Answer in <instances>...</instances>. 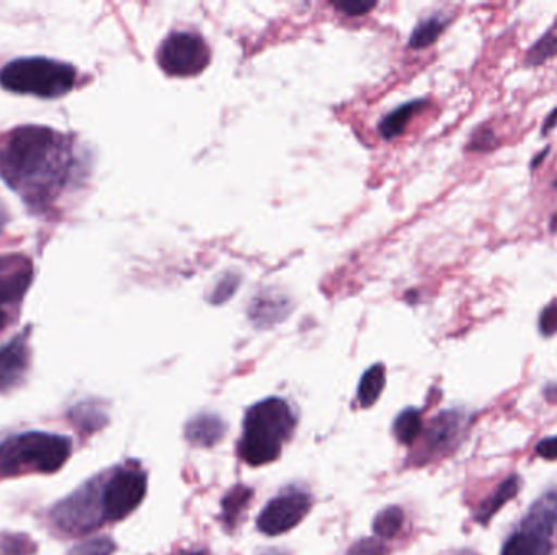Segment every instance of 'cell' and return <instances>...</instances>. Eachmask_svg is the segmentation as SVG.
Here are the masks:
<instances>
[{
    "instance_id": "obj_29",
    "label": "cell",
    "mask_w": 557,
    "mask_h": 555,
    "mask_svg": "<svg viewBox=\"0 0 557 555\" xmlns=\"http://www.w3.org/2000/svg\"><path fill=\"white\" fill-rule=\"evenodd\" d=\"M386 550L380 541L363 540L354 544L347 555H385Z\"/></svg>"
},
{
    "instance_id": "obj_7",
    "label": "cell",
    "mask_w": 557,
    "mask_h": 555,
    "mask_svg": "<svg viewBox=\"0 0 557 555\" xmlns=\"http://www.w3.org/2000/svg\"><path fill=\"white\" fill-rule=\"evenodd\" d=\"M147 478L137 469H121L103 489L104 518L120 521L133 514L146 497Z\"/></svg>"
},
{
    "instance_id": "obj_5",
    "label": "cell",
    "mask_w": 557,
    "mask_h": 555,
    "mask_svg": "<svg viewBox=\"0 0 557 555\" xmlns=\"http://www.w3.org/2000/svg\"><path fill=\"white\" fill-rule=\"evenodd\" d=\"M211 62V51L205 39L196 33L178 31L170 35L160 46L159 64L166 74L191 77L201 74Z\"/></svg>"
},
{
    "instance_id": "obj_20",
    "label": "cell",
    "mask_w": 557,
    "mask_h": 555,
    "mask_svg": "<svg viewBox=\"0 0 557 555\" xmlns=\"http://www.w3.org/2000/svg\"><path fill=\"white\" fill-rule=\"evenodd\" d=\"M405 515L399 507H388L380 512L373 520V531L382 540H393L401 531Z\"/></svg>"
},
{
    "instance_id": "obj_28",
    "label": "cell",
    "mask_w": 557,
    "mask_h": 555,
    "mask_svg": "<svg viewBox=\"0 0 557 555\" xmlns=\"http://www.w3.org/2000/svg\"><path fill=\"white\" fill-rule=\"evenodd\" d=\"M540 332L545 338H552L557 332V302L549 303L546 308H543L542 315H540Z\"/></svg>"
},
{
    "instance_id": "obj_34",
    "label": "cell",
    "mask_w": 557,
    "mask_h": 555,
    "mask_svg": "<svg viewBox=\"0 0 557 555\" xmlns=\"http://www.w3.org/2000/svg\"><path fill=\"white\" fill-rule=\"evenodd\" d=\"M549 230L553 231V234H557V212L552 217V222H549Z\"/></svg>"
},
{
    "instance_id": "obj_10",
    "label": "cell",
    "mask_w": 557,
    "mask_h": 555,
    "mask_svg": "<svg viewBox=\"0 0 557 555\" xmlns=\"http://www.w3.org/2000/svg\"><path fill=\"white\" fill-rule=\"evenodd\" d=\"M28 364V332L23 331L0 348V393L22 383Z\"/></svg>"
},
{
    "instance_id": "obj_4",
    "label": "cell",
    "mask_w": 557,
    "mask_h": 555,
    "mask_svg": "<svg viewBox=\"0 0 557 555\" xmlns=\"http://www.w3.org/2000/svg\"><path fill=\"white\" fill-rule=\"evenodd\" d=\"M75 80L74 65L49 58L15 59L0 71V85L5 90L46 100L64 97L74 88Z\"/></svg>"
},
{
    "instance_id": "obj_37",
    "label": "cell",
    "mask_w": 557,
    "mask_h": 555,
    "mask_svg": "<svg viewBox=\"0 0 557 555\" xmlns=\"http://www.w3.org/2000/svg\"><path fill=\"white\" fill-rule=\"evenodd\" d=\"M553 188H557V178L555 179V182H553Z\"/></svg>"
},
{
    "instance_id": "obj_9",
    "label": "cell",
    "mask_w": 557,
    "mask_h": 555,
    "mask_svg": "<svg viewBox=\"0 0 557 555\" xmlns=\"http://www.w3.org/2000/svg\"><path fill=\"white\" fill-rule=\"evenodd\" d=\"M35 277L32 261L23 254H0V305L16 303L25 297Z\"/></svg>"
},
{
    "instance_id": "obj_21",
    "label": "cell",
    "mask_w": 557,
    "mask_h": 555,
    "mask_svg": "<svg viewBox=\"0 0 557 555\" xmlns=\"http://www.w3.org/2000/svg\"><path fill=\"white\" fill-rule=\"evenodd\" d=\"M422 432L421 414L416 409H406L395 420V436L399 443L411 445Z\"/></svg>"
},
{
    "instance_id": "obj_18",
    "label": "cell",
    "mask_w": 557,
    "mask_h": 555,
    "mask_svg": "<svg viewBox=\"0 0 557 555\" xmlns=\"http://www.w3.org/2000/svg\"><path fill=\"white\" fill-rule=\"evenodd\" d=\"M448 23H450V18L442 15V13H435V15L422 20V22L416 26L414 31H412L409 45L414 49L429 48V46L434 45V42L441 38Z\"/></svg>"
},
{
    "instance_id": "obj_27",
    "label": "cell",
    "mask_w": 557,
    "mask_h": 555,
    "mask_svg": "<svg viewBox=\"0 0 557 555\" xmlns=\"http://www.w3.org/2000/svg\"><path fill=\"white\" fill-rule=\"evenodd\" d=\"M238 283H240V277L235 276V274H227V276L215 286L214 292L209 297V302L215 303V305L227 302V300L237 292Z\"/></svg>"
},
{
    "instance_id": "obj_14",
    "label": "cell",
    "mask_w": 557,
    "mask_h": 555,
    "mask_svg": "<svg viewBox=\"0 0 557 555\" xmlns=\"http://www.w3.org/2000/svg\"><path fill=\"white\" fill-rule=\"evenodd\" d=\"M288 310H290V303L285 297L268 290L251 302L248 313L251 321L257 323L258 326H271L284 319Z\"/></svg>"
},
{
    "instance_id": "obj_24",
    "label": "cell",
    "mask_w": 557,
    "mask_h": 555,
    "mask_svg": "<svg viewBox=\"0 0 557 555\" xmlns=\"http://www.w3.org/2000/svg\"><path fill=\"white\" fill-rule=\"evenodd\" d=\"M35 551L32 541L22 534H0V555H29Z\"/></svg>"
},
{
    "instance_id": "obj_25",
    "label": "cell",
    "mask_w": 557,
    "mask_h": 555,
    "mask_svg": "<svg viewBox=\"0 0 557 555\" xmlns=\"http://www.w3.org/2000/svg\"><path fill=\"white\" fill-rule=\"evenodd\" d=\"M114 543L110 538H95V540L84 541L72 547L69 555H111L114 551Z\"/></svg>"
},
{
    "instance_id": "obj_33",
    "label": "cell",
    "mask_w": 557,
    "mask_h": 555,
    "mask_svg": "<svg viewBox=\"0 0 557 555\" xmlns=\"http://www.w3.org/2000/svg\"><path fill=\"white\" fill-rule=\"evenodd\" d=\"M548 152H549V147H548V149L543 150V152H542V153H540V155H539V156H536V159H535V160H533V162H532V168H536V166H539V165H540V163H542V162H543V160H545V155H546V153H548Z\"/></svg>"
},
{
    "instance_id": "obj_13",
    "label": "cell",
    "mask_w": 557,
    "mask_h": 555,
    "mask_svg": "<svg viewBox=\"0 0 557 555\" xmlns=\"http://www.w3.org/2000/svg\"><path fill=\"white\" fill-rule=\"evenodd\" d=\"M461 417L457 413H442L431 422L425 437V446L429 452H444L451 446V443L460 433Z\"/></svg>"
},
{
    "instance_id": "obj_22",
    "label": "cell",
    "mask_w": 557,
    "mask_h": 555,
    "mask_svg": "<svg viewBox=\"0 0 557 555\" xmlns=\"http://www.w3.org/2000/svg\"><path fill=\"white\" fill-rule=\"evenodd\" d=\"M557 54V35L555 33H545L535 45L527 52L525 65L529 67H540L549 59Z\"/></svg>"
},
{
    "instance_id": "obj_30",
    "label": "cell",
    "mask_w": 557,
    "mask_h": 555,
    "mask_svg": "<svg viewBox=\"0 0 557 555\" xmlns=\"http://www.w3.org/2000/svg\"><path fill=\"white\" fill-rule=\"evenodd\" d=\"M337 10H341V12L346 13V15L356 16V15H363V13L369 12V10H372L373 7H375V3H369V2H349V3H336Z\"/></svg>"
},
{
    "instance_id": "obj_17",
    "label": "cell",
    "mask_w": 557,
    "mask_h": 555,
    "mask_svg": "<svg viewBox=\"0 0 557 555\" xmlns=\"http://www.w3.org/2000/svg\"><path fill=\"white\" fill-rule=\"evenodd\" d=\"M424 100H414L411 101V103L403 104L401 108L389 113L379 126L382 137H385V139H395V137L401 136L409 121L412 119V116H414L418 111L424 108Z\"/></svg>"
},
{
    "instance_id": "obj_1",
    "label": "cell",
    "mask_w": 557,
    "mask_h": 555,
    "mask_svg": "<svg viewBox=\"0 0 557 555\" xmlns=\"http://www.w3.org/2000/svg\"><path fill=\"white\" fill-rule=\"evenodd\" d=\"M74 163L71 140L51 127H18L0 147V178L36 212L61 195Z\"/></svg>"
},
{
    "instance_id": "obj_8",
    "label": "cell",
    "mask_w": 557,
    "mask_h": 555,
    "mask_svg": "<svg viewBox=\"0 0 557 555\" xmlns=\"http://www.w3.org/2000/svg\"><path fill=\"white\" fill-rule=\"evenodd\" d=\"M311 499L304 492H288L274 499L261 512L258 518V528L261 533L268 537H277V534L287 533L292 528L297 527L305 515L310 512Z\"/></svg>"
},
{
    "instance_id": "obj_26",
    "label": "cell",
    "mask_w": 557,
    "mask_h": 555,
    "mask_svg": "<svg viewBox=\"0 0 557 555\" xmlns=\"http://www.w3.org/2000/svg\"><path fill=\"white\" fill-rule=\"evenodd\" d=\"M497 146H499V139H497L494 130L483 126L474 130L470 143H468V149L471 152H493L494 149H497Z\"/></svg>"
},
{
    "instance_id": "obj_19",
    "label": "cell",
    "mask_w": 557,
    "mask_h": 555,
    "mask_svg": "<svg viewBox=\"0 0 557 555\" xmlns=\"http://www.w3.org/2000/svg\"><path fill=\"white\" fill-rule=\"evenodd\" d=\"M385 367L382 364L373 365L363 374L359 384V404L362 407H370L379 401L383 388H385Z\"/></svg>"
},
{
    "instance_id": "obj_38",
    "label": "cell",
    "mask_w": 557,
    "mask_h": 555,
    "mask_svg": "<svg viewBox=\"0 0 557 555\" xmlns=\"http://www.w3.org/2000/svg\"><path fill=\"white\" fill-rule=\"evenodd\" d=\"M188 555H206L205 553H193V554H188Z\"/></svg>"
},
{
    "instance_id": "obj_3",
    "label": "cell",
    "mask_w": 557,
    "mask_h": 555,
    "mask_svg": "<svg viewBox=\"0 0 557 555\" xmlns=\"http://www.w3.org/2000/svg\"><path fill=\"white\" fill-rule=\"evenodd\" d=\"M72 440L55 433L28 432L0 443V478L28 472L54 475L67 462Z\"/></svg>"
},
{
    "instance_id": "obj_32",
    "label": "cell",
    "mask_w": 557,
    "mask_h": 555,
    "mask_svg": "<svg viewBox=\"0 0 557 555\" xmlns=\"http://www.w3.org/2000/svg\"><path fill=\"white\" fill-rule=\"evenodd\" d=\"M557 126V108L549 113V116L546 117L545 123H543L542 134L543 136H548L553 129Z\"/></svg>"
},
{
    "instance_id": "obj_23",
    "label": "cell",
    "mask_w": 557,
    "mask_h": 555,
    "mask_svg": "<svg viewBox=\"0 0 557 555\" xmlns=\"http://www.w3.org/2000/svg\"><path fill=\"white\" fill-rule=\"evenodd\" d=\"M251 495H253V492L248 488H235L234 491L224 499L222 508H224L225 524H227L228 527L232 528L237 524L238 515L247 507Z\"/></svg>"
},
{
    "instance_id": "obj_31",
    "label": "cell",
    "mask_w": 557,
    "mask_h": 555,
    "mask_svg": "<svg viewBox=\"0 0 557 555\" xmlns=\"http://www.w3.org/2000/svg\"><path fill=\"white\" fill-rule=\"evenodd\" d=\"M536 453H539L542 458L549 459V462L557 459V437L540 442L539 446H536Z\"/></svg>"
},
{
    "instance_id": "obj_15",
    "label": "cell",
    "mask_w": 557,
    "mask_h": 555,
    "mask_svg": "<svg viewBox=\"0 0 557 555\" xmlns=\"http://www.w3.org/2000/svg\"><path fill=\"white\" fill-rule=\"evenodd\" d=\"M552 550L549 538L535 531L520 530L504 544L503 555H549Z\"/></svg>"
},
{
    "instance_id": "obj_11",
    "label": "cell",
    "mask_w": 557,
    "mask_h": 555,
    "mask_svg": "<svg viewBox=\"0 0 557 555\" xmlns=\"http://www.w3.org/2000/svg\"><path fill=\"white\" fill-rule=\"evenodd\" d=\"M522 530L535 531L549 538L557 537V492L540 499L522 524Z\"/></svg>"
},
{
    "instance_id": "obj_2",
    "label": "cell",
    "mask_w": 557,
    "mask_h": 555,
    "mask_svg": "<svg viewBox=\"0 0 557 555\" xmlns=\"http://www.w3.org/2000/svg\"><path fill=\"white\" fill-rule=\"evenodd\" d=\"M294 424V414L284 400L270 398L255 404L245 417L244 439L238 445L242 459L251 466L273 463Z\"/></svg>"
},
{
    "instance_id": "obj_12",
    "label": "cell",
    "mask_w": 557,
    "mask_h": 555,
    "mask_svg": "<svg viewBox=\"0 0 557 555\" xmlns=\"http://www.w3.org/2000/svg\"><path fill=\"white\" fill-rule=\"evenodd\" d=\"M224 420L221 417L212 416V414H199L195 419L189 420L186 426L185 436L191 445L195 446H214L215 443L221 442L222 437L225 436Z\"/></svg>"
},
{
    "instance_id": "obj_6",
    "label": "cell",
    "mask_w": 557,
    "mask_h": 555,
    "mask_svg": "<svg viewBox=\"0 0 557 555\" xmlns=\"http://www.w3.org/2000/svg\"><path fill=\"white\" fill-rule=\"evenodd\" d=\"M52 518L58 527L69 533L94 530L104 520L103 491L100 494L97 485L88 484L59 504L52 512Z\"/></svg>"
},
{
    "instance_id": "obj_35",
    "label": "cell",
    "mask_w": 557,
    "mask_h": 555,
    "mask_svg": "<svg viewBox=\"0 0 557 555\" xmlns=\"http://www.w3.org/2000/svg\"><path fill=\"white\" fill-rule=\"evenodd\" d=\"M7 224V215L5 211H3L2 207H0V231H2L3 225Z\"/></svg>"
},
{
    "instance_id": "obj_36",
    "label": "cell",
    "mask_w": 557,
    "mask_h": 555,
    "mask_svg": "<svg viewBox=\"0 0 557 555\" xmlns=\"http://www.w3.org/2000/svg\"><path fill=\"white\" fill-rule=\"evenodd\" d=\"M3 325H5V315H3L2 310H0V331H2Z\"/></svg>"
},
{
    "instance_id": "obj_16",
    "label": "cell",
    "mask_w": 557,
    "mask_h": 555,
    "mask_svg": "<svg viewBox=\"0 0 557 555\" xmlns=\"http://www.w3.org/2000/svg\"><path fill=\"white\" fill-rule=\"evenodd\" d=\"M517 492H519V478L512 476V478L506 479V481L497 488V491L480 505L476 515H474L476 521L486 525L507 502L516 497Z\"/></svg>"
}]
</instances>
